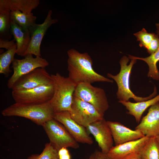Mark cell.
Segmentation results:
<instances>
[{"label": "cell", "mask_w": 159, "mask_h": 159, "mask_svg": "<svg viewBox=\"0 0 159 159\" xmlns=\"http://www.w3.org/2000/svg\"><path fill=\"white\" fill-rule=\"evenodd\" d=\"M68 77L77 85L83 82L113 83V81L98 74L92 67V61L87 53H81L71 49L67 52Z\"/></svg>", "instance_id": "6da1fadb"}, {"label": "cell", "mask_w": 159, "mask_h": 159, "mask_svg": "<svg viewBox=\"0 0 159 159\" xmlns=\"http://www.w3.org/2000/svg\"><path fill=\"white\" fill-rule=\"evenodd\" d=\"M54 113L50 101L38 104L15 103L1 112V114L4 116L24 117L42 126L46 122L53 118Z\"/></svg>", "instance_id": "7a4b0ae2"}, {"label": "cell", "mask_w": 159, "mask_h": 159, "mask_svg": "<svg viewBox=\"0 0 159 159\" xmlns=\"http://www.w3.org/2000/svg\"><path fill=\"white\" fill-rule=\"evenodd\" d=\"M51 75L54 93L50 103L54 112H69L77 85L68 77H64L58 73Z\"/></svg>", "instance_id": "3957f363"}, {"label": "cell", "mask_w": 159, "mask_h": 159, "mask_svg": "<svg viewBox=\"0 0 159 159\" xmlns=\"http://www.w3.org/2000/svg\"><path fill=\"white\" fill-rule=\"evenodd\" d=\"M129 59L125 56L120 59V69L119 73L113 75L108 73L107 76L113 79L116 82L118 87L116 93L117 98L120 101H128L130 98H132L136 102H140L151 99L155 95L157 92L155 86L153 92L150 95L146 97H142L136 95L132 91L130 88V77L133 65L137 60L131 59L130 63L127 64Z\"/></svg>", "instance_id": "277c9868"}, {"label": "cell", "mask_w": 159, "mask_h": 159, "mask_svg": "<svg viewBox=\"0 0 159 159\" xmlns=\"http://www.w3.org/2000/svg\"><path fill=\"white\" fill-rule=\"evenodd\" d=\"M50 143L58 150L63 147L77 149L79 145L61 123L54 118L43 125Z\"/></svg>", "instance_id": "5b68a950"}, {"label": "cell", "mask_w": 159, "mask_h": 159, "mask_svg": "<svg viewBox=\"0 0 159 159\" xmlns=\"http://www.w3.org/2000/svg\"><path fill=\"white\" fill-rule=\"evenodd\" d=\"M74 96L92 104L104 114L109 107L104 90L90 83L83 82L77 85Z\"/></svg>", "instance_id": "8992f818"}, {"label": "cell", "mask_w": 159, "mask_h": 159, "mask_svg": "<svg viewBox=\"0 0 159 159\" xmlns=\"http://www.w3.org/2000/svg\"><path fill=\"white\" fill-rule=\"evenodd\" d=\"M53 93V83L28 90H12V96L16 103L38 104L49 101Z\"/></svg>", "instance_id": "52a82bcc"}, {"label": "cell", "mask_w": 159, "mask_h": 159, "mask_svg": "<svg viewBox=\"0 0 159 159\" xmlns=\"http://www.w3.org/2000/svg\"><path fill=\"white\" fill-rule=\"evenodd\" d=\"M69 112L74 121L85 128L90 124L104 118V114L92 105L74 96Z\"/></svg>", "instance_id": "ba28073f"}, {"label": "cell", "mask_w": 159, "mask_h": 159, "mask_svg": "<svg viewBox=\"0 0 159 159\" xmlns=\"http://www.w3.org/2000/svg\"><path fill=\"white\" fill-rule=\"evenodd\" d=\"M22 59H14L12 67L13 73L7 83L8 88L11 89L16 81L21 76L34 69L39 68H45L49 65V62L41 57H34L32 54H28Z\"/></svg>", "instance_id": "9c48e42d"}, {"label": "cell", "mask_w": 159, "mask_h": 159, "mask_svg": "<svg viewBox=\"0 0 159 159\" xmlns=\"http://www.w3.org/2000/svg\"><path fill=\"white\" fill-rule=\"evenodd\" d=\"M53 83L51 75L45 68H39L20 77L14 84L11 90H28Z\"/></svg>", "instance_id": "30bf717a"}, {"label": "cell", "mask_w": 159, "mask_h": 159, "mask_svg": "<svg viewBox=\"0 0 159 159\" xmlns=\"http://www.w3.org/2000/svg\"><path fill=\"white\" fill-rule=\"evenodd\" d=\"M52 11L49 10L42 23H35L29 28L31 41L24 57L28 54L34 55L36 57H41L40 45L42 39L49 28L58 21L57 19H52Z\"/></svg>", "instance_id": "8fae6325"}, {"label": "cell", "mask_w": 159, "mask_h": 159, "mask_svg": "<svg viewBox=\"0 0 159 159\" xmlns=\"http://www.w3.org/2000/svg\"><path fill=\"white\" fill-rule=\"evenodd\" d=\"M53 118L63 125L78 143L90 145L93 144L92 138L86 128L74 121L71 117L69 111L54 113Z\"/></svg>", "instance_id": "7c38bea8"}, {"label": "cell", "mask_w": 159, "mask_h": 159, "mask_svg": "<svg viewBox=\"0 0 159 159\" xmlns=\"http://www.w3.org/2000/svg\"><path fill=\"white\" fill-rule=\"evenodd\" d=\"M86 128L89 134L94 137L101 151L107 154L113 146V140L107 121L103 118L90 124Z\"/></svg>", "instance_id": "4fadbf2b"}, {"label": "cell", "mask_w": 159, "mask_h": 159, "mask_svg": "<svg viewBox=\"0 0 159 159\" xmlns=\"http://www.w3.org/2000/svg\"><path fill=\"white\" fill-rule=\"evenodd\" d=\"M135 129L149 138L159 135V102L150 107L147 114L142 118Z\"/></svg>", "instance_id": "5bb4252c"}, {"label": "cell", "mask_w": 159, "mask_h": 159, "mask_svg": "<svg viewBox=\"0 0 159 159\" xmlns=\"http://www.w3.org/2000/svg\"><path fill=\"white\" fill-rule=\"evenodd\" d=\"M149 138L145 136L137 140L113 146L107 154L111 159H123L131 154L139 153Z\"/></svg>", "instance_id": "9a60e30c"}, {"label": "cell", "mask_w": 159, "mask_h": 159, "mask_svg": "<svg viewBox=\"0 0 159 159\" xmlns=\"http://www.w3.org/2000/svg\"><path fill=\"white\" fill-rule=\"evenodd\" d=\"M115 145L137 140L145 136L137 130H133L117 122L107 121Z\"/></svg>", "instance_id": "2e32d148"}, {"label": "cell", "mask_w": 159, "mask_h": 159, "mask_svg": "<svg viewBox=\"0 0 159 159\" xmlns=\"http://www.w3.org/2000/svg\"><path fill=\"white\" fill-rule=\"evenodd\" d=\"M11 34L12 35L17 45L16 54L24 57L31 41V36L29 29L23 28L11 21Z\"/></svg>", "instance_id": "e0dca14e"}, {"label": "cell", "mask_w": 159, "mask_h": 159, "mask_svg": "<svg viewBox=\"0 0 159 159\" xmlns=\"http://www.w3.org/2000/svg\"><path fill=\"white\" fill-rule=\"evenodd\" d=\"M118 102L125 106L128 110L127 113L133 116L138 122H140L144 112L149 107L159 102V94L149 100L135 103L128 101H120Z\"/></svg>", "instance_id": "ac0fdd59"}, {"label": "cell", "mask_w": 159, "mask_h": 159, "mask_svg": "<svg viewBox=\"0 0 159 159\" xmlns=\"http://www.w3.org/2000/svg\"><path fill=\"white\" fill-rule=\"evenodd\" d=\"M0 3L11 10H18L26 14L32 13V11L38 6L39 0H0Z\"/></svg>", "instance_id": "d6986e66"}, {"label": "cell", "mask_w": 159, "mask_h": 159, "mask_svg": "<svg viewBox=\"0 0 159 159\" xmlns=\"http://www.w3.org/2000/svg\"><path fill=\"white\" fill-rule=\"evenodd\" d=\"M10 13L11 10L8 7L0 4V39L9 40L10 38Z\"/></svg>", "instance_id": "ffe728a7"}, {"label": "cell", "mask_w": 159, "mask_h": 159, "mask_svg": "<svg viewBox=\"0 0 159 159\" xmlns=\"http://www.w3.org/2000/svg\"><path fill=\"white\" fill-rule=\"evenodd\" d=\"M156 33L159 36V30H157ZM128 58L130 59H140L145 61L149 67L148 76L154 80H159V71L156 66L157 63L159 61V48L156 52L146 57H140L129 55Z\"/></svg>", "instance_id": "44dd1931"}, {"label": "cell", "mask_w": 159, "mask_h": 159, "mask_svg": "<svg viewBox=\"0 0 159 159\" xmlns=\"http://www.w3.org/2000/svg\"><path fill=\"white\" fill-rule=\"evenodd\" d=\"M11 21L19 26L25 29L29 28L35 23L37 17L32 13L26 14L18 10L11 11Z\"/></svg>", "instance_id": "7402d4cb"}, {"label": "cell", "mask_w": 159, "mask_h": 159, "mask_svg": "<svg viewBox=\"0 0 159 159\" xmlns=\"http://www.w3.org/2000/svg\"><path fill=\"white\" fill-rule=\"evenodd\" d=\"M17 45L16 44L11 48L0 55V73L7 77L12 72L10 66L14 60L16 54Z\"/></svg>", "instance_id": "603a6c76"}, {"label": "cell", "mask_w": 159, "mask_h": 159, "mask_svg": "<svg viewBox=\"0 0 159 159\" xmlns=\"http://www.w3.org/2000/svg\"><path fill=\"white\" fill-rule=\"evenodd\" d=\"M139 154L141 159H159V145L155 137L150 138Z\"/></svg>", "instance_id": "cb8c5ba5"}, {"label": "cell", "mask_w": 159, "mask_h": 159, "mask_svg": "<svg viewBox=\"0 0 159 159\" xmlns=\"http://www.w3.org/2000/svg\"><path fill=\"white\" fill-rule=\"evenodd\" d=\"M27 159H59L58 151L49 142L45 144L40 154L32 155Z\"/></svg>", "instance_id": "d4e9b609"}, {"label": "cell", "mask_w": 159, "mask_h": 159, "mask_svg": "<svg viewBox=\"0 0 159 159\" xmlns=\"http://www.w3.org/2000/svg\"><path fill=\"white\" fill-rule=\"evenodd\" d=\"M134 35L137 38V40L139 42L140 46L141 47H144L147 49L155 34L148 33L143 28L141 31L134 34Z\"/></svg>", "instance_id": "484cf974"}, {"label": "cell", "mask_w": 159, "mask_h": 159, "mask_svg": "<svg viewBox=\"0 0 159 159\" xmlns=\"http://www.w3.org/2000/svg\"><path fill=\"white\" fill-rule=\"evenodd\" d=\"M159 48V36L155 34L147 49V52L151 54L156 52Z\"/></svg>", "instance_id": "4316f807"}, {"label": "cell", "mask_w": 159, "mask_h": 159, "mask_svg": "<svg viewBox=\"0 0 159 159\" xmlns=\"http://www.w3.org/2000/svg\"><path fill=\"white\" fill-rule=\"evenodd\" d=\"M86 159H111L107 155L101 151L96 150Z\"/></svg>", "instance_id": "83f0119b"}, {"label": "cell", "mask_w": 159, "mask_h": 159, "mask_svg": "<svg viewBox=\"0 0 159 159\" xmlns=\"http://www.w3.org/2000/svg\"><path fill=\"white\" fill-rule=\"evenodd\" d=\"M59 159H71V155L67 148L63 147L58 151Z\"/></svg>", "instance_id": "f1b7e54d"}, {"label": "cell", "mask_w": 159, "mask_h": 159, "mask_svg": "<svg viewBox=\"0 0 159 159\" xmlns=\"http://www.w3.org/2000/svg\"><path fill=\"white\" fill-rule=\"evenodd\" d=\"M15 41L14 39L10 41L0 39V48H4L8 50L16 44L15 42Z\"/></svg>", "instance_id": "f546056e"}, {"label": "cell", "mask_w": 159, "mask_h": 159, "mask_svg": "<svg viewBox=\"0 0 159 159\" xmlns=\"http://www.w3.org/2000/svg\"><path fill=\"white\" fill-rule=\"evenodd\" d=\"M123 159H141L139 153L131 154Z\"/></svg>", "instance_id": "4dcf8cb0"}, {"label": "cell", "mask_w": 159, "mask_h": 159, "mask_svg": "<svg viewBox=\"0 0 159 159\" xmlns=\"http://www.w3.org/2000/svg\"><path fill=\"white\" fill-rule=\"evenodd\" d=\"M155 26L157 28V30H159V23H156L155 24Z\"/></svg>", "instance_id": "1f68e13d"}, {"label": "cell", "mask_w": 159, "mask_h": 159, "mask_svg": "<svg viewBox=\"0 0 159 159\" xmlns=\"http://www.w3.org/2000/svg\"><path fill=\"white\" fill-rule=\"evenodd\" d=\"M155 138L159 145V135L155 137Z\"/></svg>", "instance_id": "d6a6232c"}]
</instances>
